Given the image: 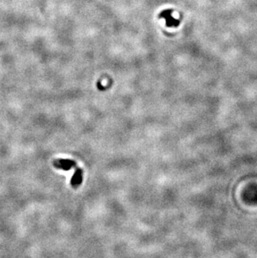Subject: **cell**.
Wrapping results in <instances>:
<instances>
[{"instance_id": "7a4b0ae2", "label": "cell", "mask_w": 257, "mask_h": 258, "mask_svg": "<svg viewBox=\"0 0 257 258\" xmlns=\"http://www.w3.org/2000/svg\"><path fill=\"white\" fill-rule=\"evenodd\" d=\"M161 17L165 19L167 27H177L180 24L178 19L172 17V10H164L161 13Z\"/></svg>"}, {"instance_id": "3957f363", "label": "cell", "mask_w": 257, "mask_h": 258, "mask_svg": "<svg viewBox=\"0 0 257 258\" xmlns=\"http://www.w3.org/2000/svg\"><path fill=\"white\" fill-rule=\"evenodd\" d=\"M83 180V171L81 169L77 168L76 171H74V174L73 175L72 179H71V186L74 188H77L78 186H80V184L82 183Z\"/></svg>"}, {"instance_id": "6da1fadb", "label": "cell", "mask_w": 257, "mask_h": 258, "mask_svg": "<svg viewBox=\"0 0 257 258\" xmlns=\"http://www.w3.org/2000/svg\"><path fill=\"white\" fill-rule=\"evenodd\" d=\"M54 166L64 171H70L73 167H76V162L72 160L58 159L54 161Z\"/></svg>"}]
</instances>
